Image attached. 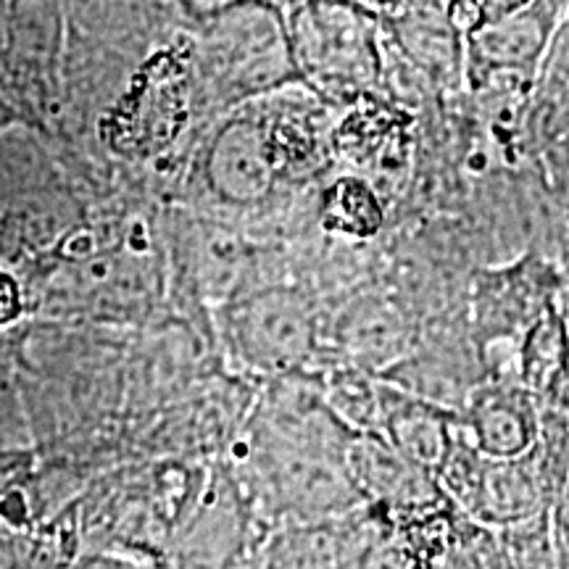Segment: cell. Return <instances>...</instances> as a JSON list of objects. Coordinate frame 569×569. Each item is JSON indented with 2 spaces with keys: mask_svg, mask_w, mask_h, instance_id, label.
<instances>
[{
  "mask_svg": "<svg viewBox=\"0 0 569 569\" xmlns=\"http://www.w3.org/2000/svg\"><path fill=\"white\" fill-rule=\"evenodd\" d=\"M343 465L361 503L393 522H419L451 507L438 480L398 457L380 436H353Z\"/></svg>",
  "mask_w": 569,
  "mask_h": 569,
  "instance_id": "obj_5",
  "label": "cell"
},
{
  "mask_svg": "<svg viewBox=\"0 0 569 569\" xmlns=\"http://www.w3.org/2000/svg\"><path fill=\"white\" fill-rule=\"evenodd\" d=\"M457 438L488 459H522L538 446L540 415L522 386L486 380L469 396L453 425Z\"/></svg>",
  "mask_w": 569,
  "mask_h": 569,
  "instance_id": "obj_7",
  "label": "cell"
},
{
  "mask_svg": "<svg viewBox=\"0 0 569 569\" xmlns=\"http://www.w3.org/2000/svg\"><path fill=\"white\" fill-rule=\"evenodd\" d=\"M21 309H24V296L19 280L9 272H0V327L17 322Z\"/></svg>",
  "mask_w": 569,
  "mask_h": 569,
  "instance_id": "obj_15",
  "label": "cell"
},
{
  "mask_svg": "<svg viewBox=\"0 0 569 569\" xmlns=\"http://www.w3.org/2000/svg\"><path fill=\"white\" fill-rule=\"evenodd\" d=\"M336 343L343 365L369 377H382L417 351L415 327L382 296H359L343 306L336 322Z\"/></svg>",
  "mask_w": 569,
  "mask_h": 569,
  "instance_id": "obj_8",
  "label": "cell"
},
{
  "mask_svg": "<svg viewBox=\"0 0 569 569\" xmlns=\"http://www.w3.org/2000/svg\"><path fill=\"white\" fill-rule=\"evenodd\" d=\"M390 38L407 59L438 84L465 77V38L448 17V3L388 6L380 17Z\"/></svg>",
  "mask_w": 569,
  "mask_h": 569,
  "instance_id": "obj_9",
  "label": "cell"
},
{
  "mask_svg": "<svg viewBox=\"0 0 569 569\" xmlns=\"http://www.w3.org/2000/svg\"><path fill=\"white\" fill-rule=\"evenodd\" d=\"M325 222L340 232L372 234L382 222V206L369 184L346 177L327 190Z\"/></svg>",
  "mask_w": 569,
  "mask_h": 569,
  "instance_id": "obj_13",
  "label": "cell"
},
{
  "mask_svg": "<svg viewBox=\"0 0 569 569\" xmlns=\"http://www.w3.org/2000/svg\"><path fill=\"white\" fill-rule=\"evenodd\" d=\"M227 332L248 367L274 377L303 375L322 351L315 306L288 284L232 298Z\"/></svg>",
  "mask_w": 569,
  "mask_h": 569,
  "instance_id": "obj_3",
  "label": "cell"
},
{
  "mask_svg": "<svg viewBox=\"0 0 569 569\" xmlns=\"http://www.w3.org/2000/svg\"><path fill=\"white\" fill-rule=\"evenodd\" d=\"M457 415L411 398L380 380V436L398 457L438 478L453 446Z\"/></svg>",
  "mask_w": 569,
  "mask_h": 569,
  "instance_id": "obj_10",
  "label": "cell"
},
{
  "mask_svg": "<svg viewBox=\"0 0 569 569\" xmlns=\"http://www.w3.org/2000/svg\"><path fill=\"white\" fill-rule=\"evenodd\" d=\"M340 519L322 525H290L267 540L256 569H338Z\"/></svg>",
  "mask_w": 569,
  "mask_h": 569,
  "instance_id": "obj_12",
  "label": "cell"
},
{
  "mask_svg": "<svg viewBox=\"0 0 569 569\" xmlns=\"http://www.w3.org/2000/svg\"><path fill=\"white\" fill-rule=\"evenodd\" d=\"M519 386L536 398H553L569 380V322L557 306H546L519 338Z\"/></svg>",
  "mask_w": 569,
  "mask_h": 569,
  "instance_id": "obj_11",
  "label": "cell"
},
{
  "mask_svg": "<svg viewBox=\"0 0 569 569\" xmlns=\"http://www.w3.org/2000/svg\"><path fill=\"white\" fill-rule=\"evenodd\" d=\"M438 486L467 522L501 532L551 511L559 482L543 446L522 459H488L453 432V446L438 472Z\"/></svg>",
  "mask_w": 569,
  "mask_h": 569,
  "instance_id": "obj_1",
  "label": "cell"
},
{
  "mask_svg": "<svg viewBox=\"0 0 569 569\" xmlns=\"http://www.w3.org/2000/svg\"><path fill=\"white\" fill-rule=\"evenodd\" d=\"M559 569H569V561H561L559 559Z\"/></svg>",
  "mask_w": 569,
  "mask_h": 569,
  "instance_id": "obj_16",
  "label": "cell"
},
{
  "mask_svg": "<svg viewBox=\"0 0 569 569\" xmlns=\"http://www.w3.org/2000/svg\"><path fill=\"white\" fill-rule=\"evenodd\" d=\"M284 163L288 148L280 140V124L261 113H234L213 134L206 180L224 203L253 206L272 196Z\"/></svg>",
  "mask_w": 569,
  "mask_h": 569,
  "instance_id": "obj_4",
  "label": "cell"
},
{
  "mask_svg": "<svg viewBox=\"0 0 569 569\" xmlns=\"http://www.w3.org/2000/svg\"><path fill=\"white\" fill-rule=\"evenodd\" d=\"M301 82L332 96H365L382 69L380 19L361 6L303 3L284 17Z\"/></svg>",
  "mask_w": 569,
  "mask_h": 569,
  "instance_id": "obj_2",
  "label": "cell"
},
{
  "mask_svg": "<svg viewBox=\"0 0 569 569\" xmlns=\"http://www.w3.org/2000/svg\"><path fill=\"white\" fill-rule=\"evenodd\" d=\"M551 530H553V543H557L559 559L569 561V472L551 503Z\"/></svg>",
  "mask_w": 569,
  "mask_h": 569,
  "instance_id": "obj_14",
  "label": "cell"
},
{
  "mask_svg": "<svg viewBox=\"0 0 569 569\" xmlns=\"http://www.w3.org/2000/svg\"><path fill=\"white\" fill-rule=\"evenodd\" d=\"M557 6L493 3L488 19L465 38V77L472 84L493 74L530 77L549 48Z\"/></svg>",
  "mask_w": 569,
  "mask_h": 569,
  "instance_id": "obj_6",
  "label": "cell"
}]
</instances>
